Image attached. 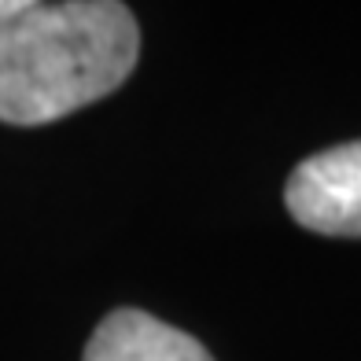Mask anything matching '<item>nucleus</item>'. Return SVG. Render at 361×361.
<instances>
[{
  "instance_id": "nucleus-1",
  "label": "nucleus",
  "mask_w": 361,
  "mask_h": 361,
  "mask_svg": "<svg viewBox=\"0 0 361 361\" xmlns=\"http://www.w3.org/2000/svg\"><path fill=\"white\" fill-rule=\"evenodd\" d=\"M140 59V26L118 0L26 4L0 26V122L48 126L122 89Z\"/></svg>"
},
{
  "instance_id": "nucleus-3",
  "label": "nucleus",
  "mask_w": 361,
  "mask_h": 361,
  "mask_svg": "<svg viewBox=\"0 0 361 361\" xmlns=\"http://www.w3.org/2000/svg\"><path fill=\"white\" fill-rule=\"evenodd\" d=\"M81 361H214L195 336L152 317L147 310L122 306L96 324Z\"/></svg>"
},
{
  "instance_id": "nucleus-4",
  "label": "nucleus",
  "mask_w": 361,
  "mask_h": 361,
  "mask_svg": "<svg viewBox=\"0 0 361 361\" xmlns=\"http://www.w3.org/2000/svg\"><path fill=\"white\" fill-rule=\"evenodd\" d=\"M26 4H30V0H0V26H8V23L19 19V15L26 11Z\"/></svg>"
},
{
  "instance_id": "nucleus-2",
  "label": "nucleus",
  "mask_w": 361,
  "mask_h": 361,
  "mask_svg": "<svg viewBox=\"0 0 361 361\" xmlns=\"http://www.w3.org/2000/svg\"><path fill=\"white\" fill-rule=\"evenodd\" d=\"M284 207L310 233L361 240V140L302 159L284 185Z\"/></svg>"
}]
</instances>
